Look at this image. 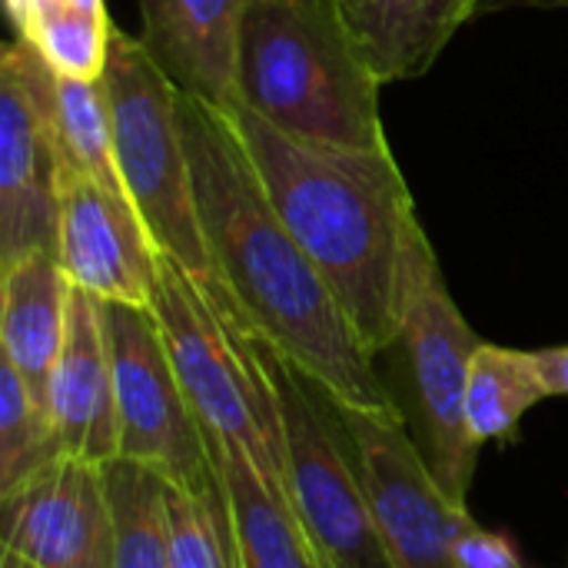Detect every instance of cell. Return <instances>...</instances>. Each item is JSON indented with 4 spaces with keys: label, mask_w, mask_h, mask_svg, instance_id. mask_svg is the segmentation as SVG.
<instances>
[{
    "label": "cell",
    "mask_w": 568,
    "mask_h": 568,
    "mask_svg": "<svg viewBox=\"0 0 568 568\" xmlns=\"http://www.w3.org/2000/svg\"><path fill=\"white\" fill-rule=\"evenodd\" d=\"M120 423V459L160 473L193 493H220L206 436L173 373L150 306L100 303Z\"/></svg>",
    "instance_id": "cell-7"
},
{
    "label": "cell",
    "mask_w": 568,
    "mask_h": 568,
    "mask_svg": "<svg viewBox=\"0 0 568 568\" xmlns=\"http://www.w3.org/2000/svg\"><path fill=\"white\" fill-rule=\"evenodd\" d=\"M499 7L506 3H523V7H549V10H568V0H496Z\"/></svg>",
    "instance_id": "cell-25"
},
{
    "label": "cell",
    "mask_w": 568,
    "mask_h": 568,
    "mask_svg": "<svg viewBox=\"0 0 568 568\" xmlns=\"http://www.w3.org/2000/svg\"><path fill=\"white\" fill-rule=\"evenodd\" d=\"M542 399L552 396L539 373L536 353L479 343L466 389V419L476 446L513 439L519 433L523 416Z\"/></svg>",
    "instance_id": "cell-19"
},
{
    "label": "cell",
    "mask_w": 568,
    "mask_h": 568,
    "mask_svg": "<svg viewBox=\"0 0 568 568\" xmlns=\"http://www.w3.org/2000/svg\"><path fill=\"white\" fill-rule=\"evenodd\" d=\"M379 83L423 77L483 0H336Z\"/></svg>",
    "instance_id": "cell-17"
},
{
    "label": "cell",
    "mask_w": 568,
    "mask_h": 568,
    "mask_svg": "<svg viewBox=\"0 0 568 568\" xmlns=\"http://www.w3.org/2000/svg\"><path fill=\"white\" fill-rule=\"evenodd\" d=\"M196 216L213 266L203 283L256 339L323 389L336 409L399 416L326 276L270 203L230 120L180 93Z\"/></svg>",
    "instance_id": "cell-1"
},
{
    "label": "cell",
    "mask_w": 568,
    "mask_h": 568,
    "mask_svg": "<svg viewBox=\"0 0 568 568\" xmlns=\"http://www.w3.org/2000/svg\"><path fill=\"white\" fill-rule=\"evenodd\" d=\"M479 343L483 339L459 313L439 263H433L409 296L396 346L406 353L426 436V463L446 496L459 506H466L483 449L476 446L466 419L469 366Z\"/></svg>",
    "instance_id": "cell-9"
},
{
    "label": "cell",
    "mask_w": 568,
    "mask_h": 568,
    "mask_svg": "<svg viewBox=\"0 0 568 568\" xmlns=\"http://www.w3.org/2000/svg\"><path fill=\"white\" fill-rule=\"evenodd\" d=\"M73 283L60 256L33 253L0 266V359L50 409V373L67 339Z\"/></svg>",
    "instance_id": "cell-15"
},
{
    "label": "cell",
    "mask_w": 568,
    "mask_h": 568,
    "mask_svg": "<svg viewBox=\"0 0 568 568\" xmlns=\"http://www.w3.org/2000/svg\"><path fill=\"white\" fill-rule=\"evenodd\" d=\"M60 256V160L23 80L0 63V266Z\"/></svg>",
    "instance_id": "cell-12"
},
{
    "label": "cell",
    "mask_w": 568,
    "mask_h": 568,
    "mask_svg": "<svg viewBox=\"0 0 568 568\" xmlns=\"http://www.w3.org/2000/svg\"><path fill=\"white\" fill-rule=\"evenodd\" d=\"M50 416L63 453L93 466L120 459L113 359L100 316V300L73 286L67 339L50 373Z\"/></svg>",
    "instance_id": "cell-14"
},
{
    "label": "cell",
    "mask_w": 568,
    "mask_h": 568,
    "mask_svg": "<svg viewBox=\"0 0 568 568\" xmlns=\"http://www.w3.org/2000/svg\"><path fill=\"white\" fill-rule=\"evenodd\" d=\"M539 373L546 379L549 396H568V346H556V349H539Z\"/></svg>",
    "instance_id": "cell-24"
},
{
    "label": "cell",
    "mask_w": 568,
    "mask_h": 568,
    "mask_svg": "<svg viewBox=\"0 0 568 568\" xmlns=\"http://www.w3.org/2000/svg\"><path fill=\"white\" fill-rule=\"evenodd\" d=\"M60 263L100 303L150 306L160 250L126 193L60 163Z\"/></svg>",
    "instance_id": "cell-10"
},
{
    "label": "cell",
    "mask_w": 568,
    "mask_h": 568,
    "mask_svg": "<svg viewBox=\"0 0 568 568\" xmlns=\"http://www.w3.org/2000/svg\"><path fill=\"white\" fill-rule=\"evenodd\" d=\"M3 503V549L37 568H113L103 466L63 456Z\"/></svg>",
    "instance_id": "cell-11"
},
{
    "label": "cell",
    "mask_w": 568,
    "mask_h": 568,
    "mask_svg": "<svg viewBox=\"0 0 568 568\" xmlns=\"http://www.w3.org/2000/svg\"><path fill=\"white\" fill-rule=\"evenodd\" d=\"M379 87L336 0H246L240 103L270 126L316 143L389 150Z\"/></svg>",
    "instance_id": "cell-3"
},
{
    "label": "cell",
    "mask_w": 568,
    "mask_h": 568,
    "mask_svg": "<svg viewBox=\"0 0 568 568\" xmlns=\"http://www.w3.org/2000/svg\"><path fill=\"white\" fill-rule=\"evenodd\" d=\"M260 349L280 406L286 493L320 566L393 568L336 406L263 339Z\"/></svg>",
    "instance_id": "cell-6"
},
{
    "label": "cell",
    "mask_w": 568,
    "mask_h": 568,
    "mask_svg": "<svg viewBox=\"0 0 568 568\" xmlns=\"http://www.w3.org/2000/svg\"><path fill=\"white\" fill-rule=\"evenodd\" d=\"M336 413L393 568H463V542L476 519L446 496L403 413Z\"/></svg>",
    "instance_id": "cell-8"
},
{
    "label": "cell",
    "mask_w": 568,
    "mask_h": 568,
    "mask_svg": "<svg viewBox=\"0 0 568 568\" xmlns=\"http://www.w3.org/2000/svg\"><path fill=\"white\" fill-rule=\"evenodd\" d=\"M0 568H37V566H33V562H27L23 556H17V552L3 549V552H0Z\"/></svg>",
    "instance_id": "cell-26"
},
{
    "label": "cell",
    "mask_w": 568,
    "mask_h": 568,
    "mask_svg": "<svg viewBox=\"0 0 568 568\" xmlns=\"http://www.w3.org/2000/svg\"><path fill=\"white\" fill-rule=\"evenodd\" d=\"M240 568H323L280 479L263 473L246 449L210 446Z\"/></svg>",
    "instance_id": "cell-16"
},
{
    "label": "cell",
    "mask_w": 568,
    "mask_h": 568,
    "mask_svg": "<svg viewBox=\"0 0 568 568\" xmlns=\"http://www.w3.org/2000/svg\"><path fill=\"white\" fill-rule=\"evenodd\" d=\"M463 568H529L523 562L519 549L483 526H476L463 542Z\"/></svg>",
    "instance_id": "cell-23"
},
{
    "label": "cell",
    "mask_w": 568,
    "mask_h": 568,
    "mask_svg": "<svg viewBox=\"0 0 568 568\" xmlns=\"http://www.w3.org/2000/svg\"><path fill=\"white\" fill-rule=\"evenodd\" d=\"M150 310L206 446L246 449L286 486L280 406L260 339L166 253L156 263Z\"/></svg>",
    "instance_id": "cell-4"
},
{
    "label": "cell",
    "mask_w": 568,
    "mask_h": 568,
    "mask_svg": "<svg viewBox=\"0 0 568 568\" xmlns=\"http://www.w3.org/2000/svg\"><path fill=\"white\" fill-rule=\"evenodd\" d=\"M223 116L363 346L373 356L396 346L409 296L439 260L393 150L300 140L243 103Z\"/></svg>",
    "instance_id": "cell-2"
},
{
    "label": "cell",
    "mask_w": 568,
    "mask_h": 568,
    "mask_svg": "<svg viewBox=\"0 0 568 568\" xmlns=\"http://www.w3.org/2000/svg\"><path fill=\"white\" fill-rule=\"evenodd\" d=\"M566 568H568V562H566Z\"/></svg>",
    "instance_id": "cell-27"
},
{
    "label": "cell",
    "mask_w": 568,
    "mask_h": 568,
    "mask_svg": "<svg viewBox=\"0 0 568 568\" xmlns=\"http://www.w3.org/2000/svg\"><path fill=\"white\" fill-rule=\"evenodd\" d=\"M166 513L170 568H240L223 486L220 493H193L166 483Z\"/></svg>",
    "instance_id": "cell-22"
},
{
    "label": "cell",
    "mask_w": 568,
    "mask_h": 568,
    "mask_svg": "<svg viewBox=\"0 0 568 568\" xmlns=\"http://www.w3.org/2000/svg\"><path fill=\"white\" fill-rule=\"evenodd\" d=\"M17 40L33 47L57 73L100 80L113 20L106 0H3Z\"/></svg>",
    "instance_id": "cell-18"
},
{
    "label": "cell",
    "mask_w": 568,
    "mask_h": 568,
    "mask_svg": "<svg viewBox=\"0 0 568 568\" xmlns=\"http://www.w3.org/2000/svg\"><path fill=\"white\" fill-rule=\"evenodd\" d=\"M103 93L120 183L160 253L186 266L200 283L213 280L193 173L180 123V90L153 63L143 43L120 27L110 33Z\"/></svg>",
    "instance_id": "cell-5"
},
{
    "label": "cell",
    "mask_w": 568,
    "mask_h": 568,
    "mask_svg": "<svg viewBox=\"0 0 568 568\" xmlns=\"http://www.w3.org/2000/svg\"><path fill=\"white\" fill-rule=\"evenodd\" d=\"M246 0H140L136 40L170 83L220 113L240 106Z\"/></svg>",
    "instance_id": "cell-13"
},
{
    "label": "cell",
    "mask_w": 568,
    "mask_h": 568,
    "mask_svg": "<svg viewBox=\"0 0 568 568\" xmlns=\"http://www.w3.org/2000/svg\"><path fill=\"white\" fill-rule=\"evenodd\" d=\"M113 509V568H170L166 479L130 459L103 466Z\"/></svg>",
    "instance_id": "cell-20"
},
{
    "label": "cell",
    "mask_w": 568,
    "mask_h": 568,
    "mask_svg": "<svg viewBox=\"0 0 568 568\" xmlns=\"http://www.w3.org/2000/svg\"><path fill=\"white\" fill-rule=\"evenodd\" d=\"M63 456L50 409L30 393L23 376L0 359V499L23 489Z\"/></svg>",
    "instance_id": "cell-21"
}]
</instances>
